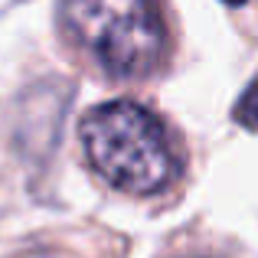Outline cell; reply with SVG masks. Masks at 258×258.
I'll use <instances>...</instances> for the list:
<instances>
[{
	"label": "cell",
	"mask_w": 258,
	"mask_h": 258,
	"mask_svg": "<svg viewBox=\"0 0 258 258\" xmlns=\"http://www.w3.org/2000/svg\"><path fill=\"white\" fill-rule=\"evenodd\" d=\"M226 4H232V7H239V4H245V0H226Z\"/></svg>",
	"instance_id": "cell-4"
},
{
	"label": "cell",
	"mask_w": 258,
	"mask_h": 258,
	"mask_svg": "<svg viewBox=\"0 0 258 258\" xmlns=\"http://www.w3.org/2000/svg\"><path fill=\"white\" fill-rule=\"evenodd\" d=\"M235 121H239V124H245V127H258V79L252 85L245 88V92H242V98H239V105H235Z\"/></svg>",
	"instance_id": "cell-3"
},
{
	"label": "cell",
	"mask_w": 258,
	"mask_h": 258,
	"mask_svg": "<svg viewBox=\"0 0 258 258\" xmlns=\"http://www.w3.org/2000/svg\"><path fill=\"white\" fill-rule=\"evenodd\" d=\"M85 160L108 186L131 196L164 193L180 173L170 138L157 114L134 101H108L82 118Z\"/></svg>",
	"instance_id": "cell-1"
},
{
	"label": "cell",
	"mask_w": 258,
	"mask_h": 258,
	"mask_svg": "<svg viewBox=\"0 0 258 258\" xmlns=\"http://www.w3.org/2000/svg\"><path fill=\"white\" fill-rule=\"evenodd\" d=\"M186 258H213V255H186Z\"/></svg>",
	"instance_id": "cell-5"
},
{
	"label": "cell",
	"mask_w": 258,
	"mask_h": 258,
	"mask_svg": "<svg viewBox=\"0 0 258 258\" xmlns=\"http://www.w3.org/2000/svg\"><path fill=\"white\" fill-rule=\"evenodd\" d=\"M69 39L118 79L151 76L164 59L154 0H59Z\"/></svg>",
	"instance_id": "cell-2"
}]
</instances>
